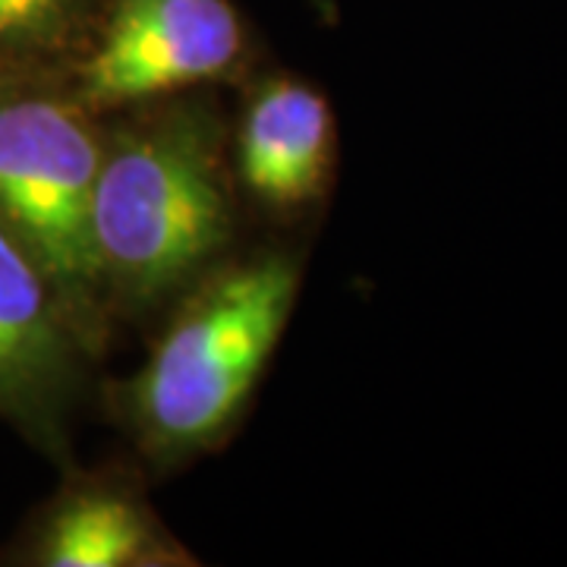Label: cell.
<instances>
[{
    "mask_svg": "<svg viewBox=\"0 0 567 567\" xmlns=\"http://www.w3.org/2000/svg\"><path fill=\"white\" fill-rule=\"evenodd\" d=\"M92 256L111 322H148L230 256L240 189L215 89L102 114Z\"/></svg>",
    "mask_w": 567,
    "mask_h": 567,
    "instance_id": "obj_1",
    "label": "cell"
},
{
    "mask_svg": "<svg viewBox=\"0 0 567 567\" xmlns=\"http://www.w3.org/2000/svg\"><path fill=\"white\" fill-rule=\"evenodd\" d=\"M290 249L224 256L164 309L142 365L111 391V410L155 470L221 447L244 420L300 297Z\"/></svg>",
    "mask_w": 567,
    "mask_h": 567,
    "instance_id": "obj_2",
    "label": "cell"
},
{
    "mask_svg": "<svg viewBox=\"0 0 567 567\" xmlns=\"http://www.w3.org/2000/svg\"><path fill=\"white\" fill-rule=\"evenodd\" d=\"M102 130V114L66 80L0 82V221L61 290L99 357L114 331L92 256Z\"/></svg>",
    "mask_w": 567,
    "mask_h": 567,
    "instance_id": "obj_3",
    "label": "cell"
},
{
    "mask_svg": "<svg viewBox=\"0 0 567 567\" xmlns=\"http://www.w3.org/2000/svg\"><path fill=\"white\" fill-rule=\"evenodd\" d=\"M252 32L234 0H102L66 85L95 114L249 76Z\"/></svg>",
    "mask_w": 567,
    "mask_h": 567,
    "instance_id": "obj_4",
    "label": "cell"
},
{
    "mask_svg": "<svg viewBox=\"0 0 567 567\" xmlns=\"http://www.w3.org/2000/svg\"><path fill=\"white\" fill-rule=\"evenodd\" d=\"M99 360L61 290L0 221V420L63 470Z\"/></svg>",
    "mask_w": 567,
    "mask_h": 567,
    "instance_id": "obj_5",
    "label": "cell"
},
{
    "mask_svg": "<svg viewBox=\"0 0 567 567\" xmlns=\"http://www.w3.org/2000/svg\"><path fill=\"white\" fill-rule=\"evenodd\" d=\"M17 567H183L189 548L164 527L136 473L70 470L17 536L0 548Z\"/></svg>",
    "mask_w": 567,
    "mask_h": 567,
    "instance_id": "obj_6",
    "label": "cell"
},
{
    "mask_svg": "<svg viewBox=\"0 0 567 567\" xmlns=\"http://www.w3.org/2000/svg\"><path fill=\"white\" fill-rule=\"evenodd\" d=\"M237 189L275 218L324 203L338 167V117L319 85L293 73H265L246 89L230 126Z\"/></svg>",
    "mask_w": 567,
    "mask_h": 567,
    "instance_id": "obj_7",
    "label": "cell"
},
{
    "mask_svg": "<svg viewBox=\"0 0 567 567\" xmlns=\"http://www.w3.org/2000/svg\"><path fill=\"white\" fill-rule=\"evenodd\" d=\"M102 0H0V82L66 80Z\"/></svg>",
    "mask_w": 567,
    "mask_h": 567,
    "instance_id": "obj_8",
    "label": "cell"
},
{
    "mask_svg": "<svg viewBox=\"0 0 567 567\" xmlns=\"http://www.w3.org/2000/svg\"><path fill=\"white\" fill-rule=\"evenodd\" d=\"M312 7L319 10V17H322L324 22L338 20V0H312Z\"/></svg>",
    "mask_w": 567,
    "mask_h": 567,
    "instance_id": "obj_9",
    "label": "cell"
}]
</instances>
